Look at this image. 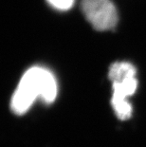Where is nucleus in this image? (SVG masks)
Instances as JSON below:
<instances>
[{
  "label": "nucleus",
  "instance_id": "1",
  "mask_svg": "<svg viewBox=\"0 0 146 147\" xmlns=\"http://www.w3.org/2000/svg\"><path fill=\"white\" fill-rule=\"evenodd\" d=\"M57 91V82L54 75L45 67H32L21 78L11 97V108L14 114L23 115L38 98L46 104L54 102Z\"/></svg>",
  "mask_w": 146,
  "mask_h": 147
},
{
  "label": "nucleus",
  "instance_id": "2",
  "mask_svg": "<svg viewBox=\"0 0 146 147\" xmlns=\"http://www.w3.org/2000/svg\"><path fill=\"white\" fill-rule=\"evenodd\" d=\"M81 8L86 20L99 32L116 27L118 12L111 0H83Z\"/></svg>",
  "mask_w": 146,
  "mask_h": 147
},
{
  "label": "nucleus",
  "instance_id": "3",
  "mask_svg": "<svg viewBox=\"0 0 146 147\" xmlns=\"http://www.w3.org/2000/svg\"><path fill=\"white\" fill-rule=\"evenodd\" d=\"M136 75H129L119 82L112 83L113 95L111 105L120 120H127L132 115V105L127 99L134 94L138 87Z\"/></svg>",
  "mask_w": 146,
  "mask_h": 147
},
{
  "label": "nucleus",
  "instance_id": "4",
  "mask_svg": "<svg viewBox=\"0 0 146 147\" xmlns=\"http://www.w3.org/2000/svg\"><path fill=\"white\" fill-rule=\"evenodd\" d=\"M133 74H137V70L132 64L128 62H117L110 67L108 77L111 82L115 83Z\"/></svg>",
  "mask_w": 146,
  "mask_h": 147
},
{
  "label": "nucleus",
  "instance_id": "5",
  "mask_svg": "<svg viewBox=\"0 0 146 147\" xmlns=\"http://www.w3.org/2000/svg\"><path fill=\"white\" fill-rule=\"evenodd\" d=\"M52 7L59 11H68L72 8L74 0H46Z\"/></svg>",
  "mask_w": 146,
  "mask_h": 147
}]
</instances>
